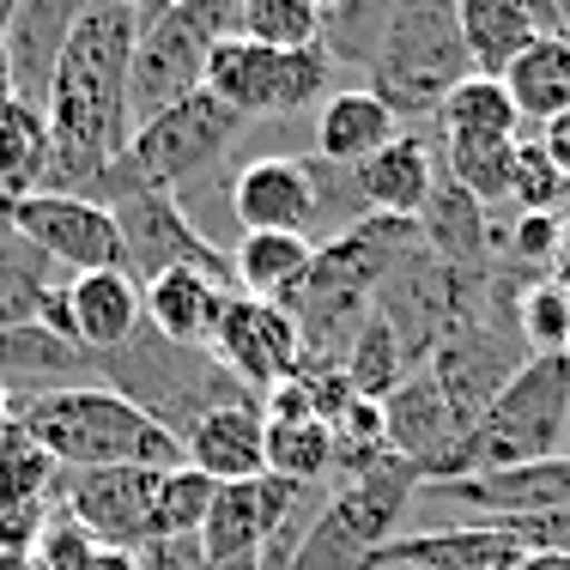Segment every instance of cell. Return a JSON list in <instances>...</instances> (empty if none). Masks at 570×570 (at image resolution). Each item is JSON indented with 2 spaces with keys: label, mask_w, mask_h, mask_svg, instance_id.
<instances>
[{
  "label": "cell",
  "mask_w": 570,
  "mask_h": 570,
  "mask_svg": "<svg viewBox=\"0 0 570 570\" xmlns=\"http://www.w3.org/2000/svg\"><path fill=\"white\" fill-rule=\"evenodd\" d=\"M110 213H116V237H121V267L140 285H153L158 274H176V267H195V274H213L230 285L225 249L188 219L176 195L140 188V195H121Z\"/></svg>",
  "instance_id": "30bf717a"
},
{
  "label": "cell",
  "mask_w": 570,
  "mask_h": 570,
  "mask_svg": "<svg viewBox=\"0 0 570 570\" xmlns=\"http://www.w3.org/2000/svg\"><path fill=\"white\" fill-rule=\"evenodd\" d=\"M309 485H292L279 473H262V480L243 485H219L213 492V510L200 522V564H225V559H262L267 540L285 528V515L297 510Z\"/></svg>",
  "instance_id": "e0dca14e"
},
{
  "label": "cell",
  "mask_w": 570,
  "mask_h": 570,
  "mask_svg": "<svg viewBox=\"0 0 570 570\" xmlns=\"http://www.w3.org/2000/svg\"><path fill=\"white\" fill-rule=\"evenodd\" d=\"M383 431H389V450H395L406 468H419L425 485L450 480L461 443H468V419L455 413V401L438 389V376H431L425 364L406 371V383L383 401Z\"/></svg>",
  "instance_id": "9a60e30c"
},
{
  "label": "cell",
  "mask_w": 570,
  "mask_h": 570,
  "mask_svg": "<svg viewBox=\"0 0 570 570\" xmlns=\"http://www.w3.org/2000/svg\"><path fill=\"white\" fill-rule=\"evenodd\" d=\"M7 19H12V0H0V37H7Z\"/></svg>",
  "instance_id": "c3c4849f"
},
{
  "label": "cell",
  "mask_w": 570,
  "mask_h": 570,
  "mask_svg": "<svg viewBox=\"0 0 570 570\" xmlns=\"http://www.w3.org/2000/svg\"><path fill=\"white\" fill-rule=\"evenodd\" d=\"M98 371H104V389H116V395L134 401L146 419H158L176 443H183L188 425H195L200 413H213V406L255 401L219 371V358H213L207 346H170V341H158L153 328H140L121 352L98 358Z\"/></svg>",
  "instance_id": "8992f818"
},
{
  "label": "cell",
  "mask_w": 570,
  "mask_h": 570,
  "mask_svg": "<svg viewBox=\"0 0 570 570\" xmlns=\"http://www.w3.org/2000/svg\"><path fill=\"white\" fill-rule=\"evenodd\" d=\"M309 7H316V12H334V7H341V0H309Z\"/></svg>",
  "instance_id": "681fc988"
},
{
  "label": "cell",
  "mask_w": 570,
  "mask_h": 570,
  "mask_svg": "<svg viewBox=\"0 0 570 570\" xmlns=\"http://www.w3.org/2000/svg\"><path fill=\"white\" fill-rule=\"evenodd\" d=\"M49 183V121L43 110L0 91V207L37 195Z\"/></svg>",
  "instance_id": "f546056e"
},
{
  "label": "cell",
  "mask_w": 570,
  "mask_h": 570,
  "mask_svg": "<svg viewBox=\"0 0 570 570\" xmlns=\"http://www.w3.org/2000/svg\"><path fill=\"white\" fill-rule=\"evenodd\" d=\"M564 431H570V352H534L468 425V443H461L450 480L564 455Z\"/></svg>",
  "instance_id": "3957f363"
},
{
  "label": "cell",
  "mask_w": 570,
  "mask_h": 570,
  "mask_svg": "<svg viewBox=\"0 0 570 570\" xmlns=\"http://www.w3.org/2000/svg\"><path fill=\"white\" fill-rule=\"evenodd\" d=\"M183 461L207 473L213 485H243L267 473V419L262 401H225L200 413L183 438Z\"/></svg>",
  "instance_id": "ffe728a7"
},
{
  "label": "cell",
  "mask_w": 570,
  "mask_h": 570,
  "mask_svg": "<svg viewBox=\"0 0 570 570\" xmlns=\"http://www.w3.org/2000/svg\"><path fill=\"white\" fill-rule=\"evenodd\" d=\"M419 468H406L401 455L376 461V468L341 480L309 515L304 540L292 552V570H364L376 559V547H389L401 528V515L419 498Z\"/></svg>",
  "instance_id": "5b68a950"
},
{
  "label": "cell",
  "mask_w": 570,
  "mask_h": 570,
  "mask_svg": "<svg viewBox=\"0 0 570 570\" xmlns=\"http://www.w3.org/2000/svg\"><path fill=\"white\" fill-rule=\"evenodd\" d=\"M419 492H425L431 504L468 510V522L564 510L570 504V455L522 461V468H498V473H468V480H438V485H419Z\"/></svg>",
  "instance_id": "ac0fdd59"
},
{
  "label": "cell",
  "mask_w": 570,
  "mask_h": 570,
  "mask_svg": "<svg viewBox=\"0 0 570 570\" xmlns=\"http://www.w3.org/2000/svg\"><path fill=\"white\" fill-rule=\"evenodd\" d=\"M7 225L56 267L61 279L73 274H104V267H121V237H116V213L98 207L86 195H56V188H37V195L12 200Z\"/></svg>",
  "instance_id": "7c38bea8"
},
{
  "label": "cell",
  "mask_w": 570,
  "mask_h": 570,
  "mask_svg": "<svg viewBox=\"0 0 570 570\" xmlns=\"http://www.w3.org/2000/svg\"><path fill=\"white\" fill-rule=\"evenodd\" d=\"M49 285H56V267H49L43 255L7 225V213H0V328L37 322Z\"/></svg>",
  "instance_id": "d6a6232c"
},
{
  "label": "cell",
  "mask_w": 570,
  "mask_h": 570,
  "mask_svg": "<svg viewBox=\"0 0 570 570\" xmlns=\"http://www.w3.org/2000/svg\"><path fill=\"white\" fill-rule=\"evenodd\" d=\"M158 480L165 468H91V473H61L67 485V510L86 528L98 547L140 552L153 540V515H158Z\"/></svg>",
  "instance_id": "5bb4252c"
},
{
  "label": "cell",
  "mask_w": 570,
  "mask_h": 570,
  "mask_svg": "<svg viewBox=\"0 0 570 570\" xmlns=\"http://www.w3.org/2000/svg\"><path fill=\"white\" fill-rule=\"evenodd\" d=\"M207 352L219 358V371L230 383L255 401L274 395L279 383H292L304 371V334H297V322L279 304H262V297H243V292L225 297Z\"/></svg>",
  "instance_id": "4fadbf2b"
},
{
  "label": "cell",
  "mask_w": 570,
  "mask_h": 570,
  "mask_svg": "<svg viewBox=\"0 0 570 570\" xmlns=\"http://www.w3.org/2000/svg\"><path fill=\"white\" fill-rule=\"evenodd\" d=\"M79 570H140V559L121 547H91L86 559H79Z\"/></svg>",
  "instance_id": "7bdbcfd3"
},
{
  "label": "cell",
  "mask_w": 570,
  "mask_h": 570,
  "mask_svg": "<svg viewBox=\"0 0 570 570\" xmlns=\"http://www.w3.org/2000/svg\"><path fill=\"white\" fill-rule=\"evenodd\" d=\"M79 7L86 0H12V19H7V86L19 104L43 110L49 98V79H56L61 43L73 31Z\"/></svg>",
  "instance_id": "7402d4cb"
},
{
  "label": "cell",
  "mask_w": 570,
  "mask_h": 570,
  "mask_svg": "<svg viewBox=\"0 0 570 570\" xmlns=\"http://www.w3.org/2000/svg\"><path fill=\"white\" fill-rule=\"evenodd\" d=\"M515 334H522L528 358L534 352H570V285L540 279L515 297Z\"/></svg>",
  "instance_id": "8d00e7d4"
},
{
  "label": "cell",
  "mask_w": 570,
  "mask_h": 570,
  "mask_svg": "<svg viewBox=\"0 0 570 570\" xmlns=\"http://www.w3.org/2000/svg\"><path fill=\"white\" fill-rule=\"evenodd\" d=\"M559 31L570 37V0H559Z\"/></svg>",
  "instance_id": "7dc6e473"
},
{
  "label": "cell",
  "mask_w": 570,
  "mask_h": 570,
  "mask_svg": "<svg viewBox=\"0 0 570 570\" xmlns=\"http://www.w3.org/2000/svg\"><path fill=\"white\" fill-rule=\"evenodd\" d=\"M49 334L73 341L86 358H110L146 328V285L128 267H104V274H73L56 279L37 309Z\"/></svg>",
  "instance_id": "8fae6325"
},
{
  "label": "cell",
  "mask_w": 570,
  "mask_h": 570,
  "mask_svg": "<svg viewBox=\"0 0 570 570\" xmlns=\"http://www.w3.org/2000/svg\"><path fill=\"white\" fill-rule=\"evenodd\" d=\"M225 262H230V292L262 297V304H285L304 285L309 262H316V243L292 237V230H243Z\"/></svg>",
  "instance_id": "4316f807"
},
{
  "label": "cell",
  "mask_w": 570,
  "mask_h": 570,
  "mask_svg": "<svg viewBox=\"0 0 570 570\" xmlns=\"http://www.w3.org/2000/svg\"><path fill=\"white\" fill-rule=\"evenodd\" d=\"M237 37L262 49H322V12L309 0H237Z\"/></svg>",
  "instance_id": "e575fe53"
},
{
  "label": "cell",
  "mask_w": 570,
  "mask_h": 570,
  "mask_svg": "<svg viewBox=\"0 0 570 570\" xmlns=\"http://www.w3.org/2000/svg\"><path fill=\"white\" fill-rule=\"evenodd\" d=\"M406 121L376 98L371 86H334L316 104V165L334 170H358L364 158H376Z\"/></svg>",
  "instance_id": "cb8c5ba5"
},
{
  "label": "cell",
  "mask_w": 570,
  "mask_h": 570,
  "mask_svg": "<svg viewBox=\"0 0 570 570\" xmlns=\"http://www.w3.org/2000/svg\"><path fill=\"white\" fill-rule=\"evenodd\" d=\"M515 559L522 552L492 522H461L438 534H395L364 570H515Z\"/></svg>",
  "instance_id": "d4e9b609"
},
{
  "label": "cell",
  "mask_w": 570,
  "mask_h": 570,
  "mask_svg": "<svg viewBox=\"0 0 570 570\" xmlns=\"http://www.w3.org/2000/svg\"><path fill=\"white\" fill-rule=\"evenodd\" d=\"M559 249H564V219L559 213H515V230H510L515 262H552Z\"/></svg>",
  "instance_id": "ab89813d"
},
{
  "label": "cell",
  "mask_w": 570,
  "mask_h": 570,
  "mask_svg": "<svg viewBox=\"0 0 570 570\" xmlns=\"http://www.w3.org/2000/svg\"><path fill=\"white\" fill-rule=\"evenodd\" d=\"M492 528L522 552V559H570V504L540 510V515H498Z\"/></svg>",
  "instance_id": "f35d334b"
},
{
  "label": "cell",
  "mask_w": 570,
  "mask_h": 570,
  "mask_svg": "<svg viewBox=\"0 0 570 570\" xmlns=\"http://www.w3.org/2000/svg\"><path fill=\"white\" fill-rule=\"evenodd\" d=\"M504 91L515 104L522 121H552L570 110V37L552 31V37H528L515 49V61L504 67Z\"/></svg>",
  "instance_id": "f1b7e54d"
},
{
  "label": "cell",
  "mask_w": 570,
  "mask_h": 570,
  "mask_svg": "<svg viewBox=\"0 0 570 570\" xmlns=\"http://www.w3.org/2000/svg\"><path fill=\"white\" fill-rule=\"evenodd\" d=\"M213 492H219V485H213L207 473H195L188 461L183 468H165V480H158L153 540H195L200 522H207V510H213Z\"/></svg>",
  "instance_id": "d590c367"
},
{
  "label": "cell",
  "mask_w": 570,
  "mask_h": 570,
  "mask_svg": "<svg viewBox=\"0 0 570 570\" xmlns=\"http://www.w3.org/2000/svg\"><path fill=\"white\" fill-rule=\"evenodd\" d=\"M334 61L322 49H262L249 37H219L207 56V98H219L230 116L262 121V116H297L334 91Z\"/></svg>",
  "instance_id": "9c48e42d"
},
{
  "label": "cell",
  "mask_w": 570,
  "mask_h": 570,
  "mask_svg": "<svg viewBox=\"0 0 570 570\" xmlns=\"http://www.w3.org/2000/svg\"><path fill=\"white\" fill-rule=\"evenodd\" d=\"M230 219L243 230H292V237L316 243L322 225V183H316V158H249L243 170H230Z\"/></svg>",
  "instance_id": "2e32d148"
},
{
  "label": "cell",
  "mask_w": 570,
  "mask_h": 570,
  "mask_svg": "<svg viewBox=\"0 0 570 570\" xmlns=\"http://www.w3.org/2000/svg\"><path fill=\"white\" fill-rule=\"evenodd\" d=\"M438 146H510L522 140V116H515L504 79H485V73H468L450 98L438 104Z\"/></svg>",
  "instance_id": "83f0119b"
},
{
  "label": "cell",
  "mask_w": 570,
  "mask_h": 570,
  "mask_svg": "<svg viewBox=\"0 0 570 570\" xmlns=\"http://www.w3.org/2000/svg\"><path fill=\"white\" fill-rule=\"evenodd\" d=\"M110 7H128V12H140V19H153V12L176 7V0H110Z\"/></svg>",
  "instance_id": "ee69618b"
},
{
  "label": "cell",
  "mask_w": 570,
  "mask_h": 570,
  "mask_svg": "<svg viewBox=\"0 0 570 570\" xmlns=\"http://www.w3.org/2000/svg\"><path fill=\"white\" fill-rule=\"evenodd\" d=\"M91 383H104L98 358H86L73 341L49 334L43 322L0 328V395L12 406L61 395V389H91Z\"/></svg>",
  "instance_id": "d6986e66"
},
{
  "label": "cell",
  "mask_w": 570,
  "mask_h": 570,
  "mask_svg": "<svg viewBox=\"0 0 570 570\" xmlns=\"http://www.w3.org/2000/svg\"><path fill=\"white\" fill-rule=\"evenodd\" d=\"M473 73L468 43H461L455 0H389V24L364 86L389 104L401 121L406 116H438L461 79Z\"/></svg>",
  "instance_id": "277c9868"
},
{
  "label": "cell",
  "mask_w": 570,
  "mask_h": 570,
  "mask_svg": "<svg viewBox=\"0 0 570 570\" xmlns=\"http://www.w3.org/2000/svg\"><path fill=\"white\" fill-rule=\"evenodd\" d=\"M406 371H419V364L406 358L401 334H395V328H389V322L371 309V322L358 328V341H352V346H346V358H341L346 389H352L358 401H376V406H383V401L406 383Z\"/></svg>",
  "instance_id": "4dcf8cb0"
},
{
  "label": "cell",
  "mask_w": 570,
  "mask_h": 570,
  "mask_svg": "<svg viewBox=\"0 0 570 570\" xmlns=\"http://www.w3.org/2000/svg\"><path fill=\"white\" fill-rule=\"evenodd\" d=\"M515 570H570V559H515Z\"/></svg>",
  "instance_id": "f6af8a7d"
},
{
  "label": "cell",
  "mask_w": 570,
  "mask_h": 570,
  "mask_svg": "<svg viewBox=\"0 0 570 570\" xmlns=\"http://www.w3.org/2000/svg\"><path fill=\"white\" fill-rule=\"evenodd\" d=\"M515 12L528 19V31H534V37L559 31V0H515Z\"/></svg>",
  "instance_id": "b9f144b4"
},
{
  "label": "cell",
  "mask_w": 570,
  "mask_h": 570,
  "mask_svg": "<svg viewBox=\"0 0 570 570\" xmlns=\"http://www.w3.org/2000/svg\"><path fill=\"white\" fill-rule=\"evenodd\" d=\"M7 438H12V401L0 395V443H7Z\"/></svg>",
  "instance_id": "bcb514c9"
},
{
  "label": "cell",
  "mask_w": 570,
  "mask_h": 570,
  "mask_svg": "<svg viewBox=\"0 0 570 570\" xmlns=\"http://www.w3.org/2000/svg\"><path fill=\"white\" fill-rule=\"evenodd\" d=\"M438 146L425 140L419 128H401L395 140L383 146L376 158H364L352 170V188H358L364 213H383V219H413L425 213L431 188H438Z\"/></svg>",
  "instance_id": "603a6c76"
},
{
  "label": "cell",
  "mask_w": 570,
  "mask_h": 570,
  "mask_svg": "<svg viewBox=\"0 0 570 570\" xmlns=\"http://www.w3.org/2000/svg\"><path fill=\"white\" fill-rule=\"evenodd\" d=\"M249 128L243 116H230L219 98L195 91V98L170 104L165 116L140 121L121 153V165L104 188V207H116L121 195H140V188H158V195H183V183H195L200 170H213L225 158V146H237V134Z\"/></svg>",
  "instance_id": "ba28073f"
},
{
  "label": "cell",
  "mask_w": 570,
  "mask_h": 570,
  "mask_svg": "<svg viewBox=\"0 0 570 570\" xmlns=\"http://www.w3.org/2000/svg\"><path fill=\"white\" fill-rule=\"evenodd\" d=\"M455 19H461V43H468L473 73L498 79L515 61V49L528 43V19L515 12V0H455Z\"/></svg>",
  "instance_id": "1f68e13d"
},
{
  "label": "cell",
  "mask_w": 570,
  "mask_h": 570,
  "mask_svg": "<svg viewBox=\"0 0 570 570\" xmlns=\"http://www.w3.org/2000/svg\"><path fill=\"white\" fill-rule=\"evenodd\" d=\"M570 188L559 183V170L547 165V153H540L534 140H515V165H510V200L522 213H559V200Z\"/></svg>",
  "instance_id": "74e56055"
},
{
  "label": "cell",
  "mask_w": 570,
  "mask_h": 570,
  "mask_svg": "<svg viewBox=\"0 0 570 570\" xmlns=\"http://www.w3.org/2000/svg\"><path fill=\"white\" fill-rule=\"evenodd\" d=\"M12 431L31 438L61 473L91 468H183V443L158 419H146L116 389H61V395L12 406Z\"/></svg>",
  "instance_id": "7a4b0ae2"
},
{
  "label": "cell",
  "mask_w": 570,
  "mask_h": 570,
  "mask_svg": "<svg viewBox=\"0 0 570 570\" xmlns=\"http://www.w3.org/2000/svg\"><path fill=\"white\" fill-rule=\"evenodd\" d=\"M140 12L110 7V0H86L61 43L56 79L43 98L49 121V183L56 195H86L104 207V188L134 140L128 121V67L140 43Z\"/></svg>",
  "instance_id": "6da1fadb"
},
{
  "label": "cell",
  "mask_w": 570,
  "mask_h": 570,
  "mask_svg": "<svg viewBox=\"0 0 570 570\" xmlns=\"http://www.w3.org/2000/svg\"><path fill=\"white\" fill-rule=\"evenodd\" d=\"M230 285L213 274H195V267H176V274H158L146 285V328L170 346H207L213 328H219Z\"/></svg>",
  "instance_id": "484cf974"
},
{
  "label": "cell",
  "mask_w": 570,
  "mask_h": 570,
  "mask_svg": "<svg viewBox=\"0 0 570 570\" xmlns=\"http://www.w3.org/2000/svg\"><path fill=\"white\" fill-rule=\"evenodd\" d=\"M262 419H267V473H279L292 485H322L334 473L328 419L316 413V395L304 389V376L279 383L262 401Z\"/></svg>",
  "instance_id": "44dd1931"
},
{
  "label": "cell",
  "mask_w": 570,
  "mask_h": 570,
  "mask_svg": "<svg viewBox=\"0 0 570 570\" xmlns=\"http://www.w3.org/2000/svg\"><path fill=\"white\" fill-rule=\"evenodd\" d=\"M237 31V0H176L140 24L128 67V121L165 116L170 104L195 98L207 86V56L219 37Z\"/></svg>",
  "instance_id": "52a82bcc"
},
{
  "label": "cell",
  "mask_w": 570,
  "mask_h": 570,
  "mask_svg": "<svg viewBox=\"0 0 570 570\" xmlns=\"http://www.w3.org/2000/svg\"><path fill=\"white\" fill-rule=\"evenodd\" d=\"M540 153H547V165L559 170V183L570 188V110L564 116H552V121H540Z\"/></svg>",
  "instance_id": "60d3db41"
},
{
  "label": "cell",
  "mask_w": 570,
  "mask_h": 570,
  "mask_svg": "<svg viewBox=\"0 0 570 570\" xmlns=\"http://www.w3.org/2000/svg\"><path fill=\"white\" fill-rule=\"evenodd\" d=\"M383 24L389 0H341L334 12H322V56L334 61V73H371Z\"/></svg>",
  "instance_id": "836d02e7"
}]
</instances>
